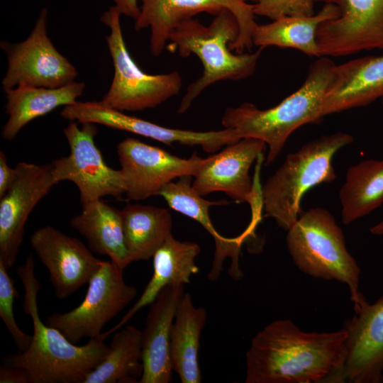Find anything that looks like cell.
<instances>
[{"label": "cell", "instance_id": "6da1fadb", "mask_svg": "<svg viewBox=\"0 0 383 383\" xmlns=\"http://www.w3.org/2000/svg\"><path fill=\"white\" fill-rule=\"evenodd\" d=\"M348 333L304 332L288 319L255 334L246 353V383L335 382Z\"/></svg>", "mask_w": 383, "mask_h": 383}, {"label": "cell", "instance_id": "7a4b0ae2", "mask_svg": "<svg viewBox=\"0 0 383 383\" xmlns=\"http://www.w3.org/2000/svg\"><path fill=\"white\" fill-rule=\"evenodd\" d=\"M16 273L24 288L23 311L31 317L33 333L23 352L2 358L7 366L23 369L30 383H83L87 375L106 356L109 346L101 333L84 345H76L57 328L43 323L38 307L40 284L34 274V258L29 255Z\"/></svg>", "mask_w": 383, "mask_h": 383}, {"label": "cell", "instance_id": "3957f363", "mask_svg": "<svg viewBox=\"0 0 383 383\" xmlns=\"http://www.w3.org/2000/svg\"><path fill=\"white\" fill-rule=\"evenodd\" d=\"M336 65L326 57L313 62L302 85L277 105L259 109L250 103L226 109L221 123L239 138H252L269 148L265 165L277 157L289 135L307 123L321 118L323 104L334 77Z\"/></svg>", "mask_w": 383, "mask_h": 383}, {"label": "cell", "instance_id": "277c9868", "mask_svg": "<svg viewBox=\"0 0 383 383\" xmlns=\"http://www.w3.org/2000/svg\"><path fill=\"white\" fill-rule=\"evenodd\" d=\"M239 34V25L233 13L224 9L209 26L198 19L180 22L171 33L166 48L179 56L194 54L203 65L202 75L189 84L177 112L183 113L208 87L221 80L238 81L252 75L263 48L254 52H231L230 45Z\"/></svg>", "mask_w": 383, "mask_h": 383}, {"label": "cell", "instance_id": "5b68a950", "mask_svg": "<svg viewBox=\"0 0 383 383\" xmlns=\"http://www.w3.org/2000/svg\"><path fill=\"white\" fill-rule=\"evenodd\" d=\"M353 141L350 134L337 132L310 140L299 150L287 154L262 189L265 216L287 231L302 213L300 204L304 194L318 184L335 179L332 159Z\"/></svg>", "mask_w": 383, "mask_h": 383}, {"label": "cell", "instance_id": "8992f818", "mask_svg": "<svg viewBox=\"0 0 383 383\" xmlns=\"http://www.w3.org/2000/svg\"><path fill=\"white\" fill-rule=\"evenodd\" d=\"M286 243L294 262L304 273L347 284L355 313L367 302L359 291L360 269L328 211L316 207L302 212L287 230Z\"/></svg>", "mask_w": 383, "mask_h": 383}, {"label": "cell", "instance_id": "52a82bcc", "mask_svg": "<svg viewBox=\"0 0 383 383\" xmlns=\"http://www.w3.org/2000/svg\"><path fill=\"white\" fill-rule=\"evenodd\" d=\"M121 16L118 9L113 6L101 18L110 30L106 40L114 74L108 91L100 101L121 111H140L155 108L179 93L182 78L177 71L150 74L138 66L126 45Z\"/></svg>", "mask_w": 383, "mask_h": 383}, {"label": "cell", "instance_id": "ba28073f", "mask_svg": "<svg viewBox=\"0 0 383 383\" xmlns=\"http://www.w3.org/2000/svg\"><path fill=\"white\" fill-rule=\"evenodd\" d=\"M123 270L111 260H103L88 282L82 303L68 312L52 313L46 318V324L59 330L74 344L99 335L104 326L137 295L136 287L126 283Z\"/></svg>", "mask_w": 383, "mask_h": 383}, {"label": "cell", "instance_id": "9c48e42d", "mask_svg": "<svg viewBox=\"0 0 383 383\" xmlns=\"http://www.w3.org/2000/svg\"><path fill=\"white\" fill-rule=\"evenodd\" d=\"M78 123L71 121L63 130L70 153L51 162L55 182H73L79 190L82 206L106 196L121 197L126 192L123 174L104 161L94 140L96 125L85 123L79 127Z\"/></svg>", "mask_w": 383, "mask_h": 383}, {"label": "cell", "instance_id": "30bf717a", "mask_svg": "<svg viewBox=\"0 0 383 383\" xmlns=\"http://www.w3.org/2000/svg\"><path fill=\"white\" fill-rule=\"evenodd\" d=\"M257 0H141L140 14L135 29L150 28V50L159 56L166 48L169 37L180 22L205 12L217 15L223 9L231 11L239 25L236 40L230 45L231 50L242 53L253 46L252 35L257 23L255 21L252 4Z\"/></svg>", "mask_w": 383, "mask_h": 383}, {"label": "cell", "instance_id": "8fae6325", "mask_svg": "<svg viewBox=\"0 0 383 383\" xmlns=\"http://www.w3.org/2000/svg\"><path fill=\"white\" fill-rule=\"evenodd\" d=\"M47 11L43 9L28 38L18 43L2 41L7 57L3 89L19 85L58 88L78 75L74 66L54 46L47 33Z\"/></svg>", "mask_w": 383, "mask_h": 383}, {"label": "cell", "instance_id": "7c38bea8", "mask_svg": "<svg viewBox=\"0 0 383 383\" xmlns=\"http://www.w3.org/2000/svg\"><path fill=\"white\" fill-rule=\"evenodd\" d=\"M127 200L158 195L167 183L183 176L194 177L206 158L194 153L182 158L138 139L126 138L116 146Z\"/></svg>", "mask_w": 383, "mask_h": 383}, {"label": "cell", "instance_id": "4fadbf2b", "mask_svg": "<svg viewBox=\"0 0 383 383\" xmlns=\"http://www.w3.org/2000/svg\"><path fill=\"white\" fill-rule=\"evenodd\" d=\"M333 4L339 16L322 23L316 41L321 56L383 50V0H314Z\"/></svg>", "mask_w": 383, "mask_h": 383}, {"label": "cell", "instance_id": "5bb4252c", "mask_svg": "<svg viewBox=\"0 0 383 383\" xmlns=\"http://www.w3.org/2000/svg\"><path fill=\"white\" fill-rule=\"evenodd\" d=\"M61 116L79 123L101 124L113 129L125 131L160 143L172 145L179 143L200 146L206 152H216L223 146L240 139L231 128L219 131H194L170 128L129 116L123 111L109 108L99 101H78L65 106Z\"/></svg>", "mask_w": 383, "mask_h": 383}, {"label": "cell", "instance_id": "9a60e30c", "mask_svg": "<svg viewBox=\"0 0 383 383\" xmlns=\"http://www.w3.org/2000/svg\"><path fill=\"white\" fill-rule=\"evenodd\" d=\"M16 168V182L0 199V262L8 270L16 262L29 215L57 184L51 163L20 162Z\"/></svg>", "mask_w": 383, "mask_h": 383}, {"label": "cell", "instance_id": "2e32d148", "mask_svg": "<svg viewBox=\"0 0 383 383\" xmlns=\"http://www.w3.org/2000/svg\"><path fill=\"white\" fill-rule=\"evenodd\" d=\"M30 244L47 268L55 295L60 299L88 283L103 262L79 240L51 226L36 230Z\"/></svg>", "mask_w": 383, "mask_h": 383}, {"label": "cell", "instance_id": "e0dca14e", "mask_svg": "<svg viewBox=\"0 0 383 383\" xmlns=\"http://www.w3.org/2000/svg\"><path fill=\"white\" fill-rule=\"evenodd\" d=\"M265 146L263 141L252 138L226 145L221 152L206 157L193 177V189L202 196L223 192L234 201L248 203L255 208L258 194L249 171Z\"/></svg>", "mask_w": 383, "mask_h": 383}, {"label": "cell", "instance_id": "ac0fdd59", "mask_svg": "<svg viewBox=\"0 0 383 383\" xmlns=\"http://www.w3.org/2000/svg\"><path fill=\"white\" fill-rule=\"evenodd\" d=\"M343 362L336 382L379 383L383 377V294L347 321Z\"/></svg>", "mask_w": 383, "mask_h": 383}, {"label": "cell", "instance_id": "d6986e66", "mask_svg": "<svg viewBox=\"0 0 383 383\" xmlns=\"http://www.w3.org/2000/svg\"><path fill=\"white\" fill-rule=\"evenodd\" d=\"M183 284L166 286L149 306L142 331L143 374L140 383H170L172 381L171 335Z\"/></svg>", "mask_w": 383, "mask_h": 383}, {"label": "cell", "instance_id": "ffe728a7", "mask_svg": "<svg viewBox=\"0 0 383 383\" xmlns=\"http://www.w3.org/2000/svg\"><path fill=\"white\" fill-rule=\"evenodd\" d=\"M192 176H183L179 180L172 181L165 184L159 192L168 206L173 210L187 216L200 223L213 237L216 250L208 279L216 281L218 279L223 262L227 257L232 260L229 274L235 279L242 277L239 267V255L241 245L246 238L245 235L229 238L221 235L215 228L209 215V208L214 205H223L230 203L227 201H209L203 198L193 189Z\"/></svg>", "mask_w": 383, "mask_h": 383}, {"label": "cell", "instance_id": "44dd1931", "mask_svg": "<svg viewBox=\"0 0 383 383\" xmlns=\"http://www.w3.org/2000/svg\"><path fill=\"white\" fill-rule=\"evenodd\" d=\"M382 97L383 55L353 59L336 65L321 116L365 106Z\"/></svg>", "mask_w": 383, "mask_h": 383}, {"label": "cell", "instance_id": "7402d4cb", "mask_svg": "<svg viewBox=\"0 0 383 383\" xmlns=\"http://www.w3.org/2000/svg\"><path fill=\"white\" fill-rule=\"evenodd\" d=\"M199 252L198 244L178 240L170 234L152 257L153 273L140 296L120 321L104 335L107 338L122 328L139 310L154 301L166 286L189 284L192 276L199 272L195 259Z\"/></svg>", "mask_w": 383, "mask_h": 383}, {"label": "cell", "instance_id": "603a6c76", "mask_svg": "<svg viewBox=\"0 0 383 383\" xmlns=\"http://www.w3.org/2000/svg\"><path fill=\"white\" fill-rule=\"evenodd\" d=\"M85 89L84 82L73 81L58 88L19 85L4 89L6 113L9 118L2 128V137L13 140L31 121L43 116L61 106L75 103Z\"/></svg>", "mask_w": 383, "mask_h": 383}, {"label": "cell", "instance_id": "cb8c5ba5", "mask_svg": "<svg viewBox=\"0 0 383 383\" xmlns=\"http://www.w3.org/2000/svg\"><path fill=\"white\" fill-rule=\"evenodd\" d=\"M70 223L86 239L91 252L108 256L123 269L131 263L121 210L97 199L82 206V212L74 216Z\"/></svg>", "mask_w": 383, "mask_h": 383}, {"label": "cell", "instance_id": "d4e9b609", "mask_svg": "<svg viewBox=\"0 0 383 383\" xmlns=\"http://www.w3.org/2000/svg\"><path fill=\"white\" fill-rule=\"evenodd\" d=\"M206 316V309L196 307L192 295L184 292L173 323L170 347L172 369L182 383L201 382L199 349Z\"/></svg>", "mask_w": 383, "mask_h": 383}, {"label": "cell", "instance_id": "484cf974", "mask_svg": "<svg viewBox=\"0 0 383 383\" xmlns=\"http://www.w3.org/2000/svg\"><path fill=\"white\" fill-rule=\"evenodd\" d=\"M338 7L325 4L309 16H284L267 24H257L252 35L253 45L265 48L277 46L296 49L309 56L321 57L316 34L319 26L339 16Z\"/></svg>", "mask_w": 383, "mask_h": 383}, {"label": "cell", "instance_id": "4316f807", "mask_svg": "<svg viewBox=\"0 0 383 383\" xmlns=\"http://www.w3.org/2000/svg\"><path fill=\"white\" fill-rule=\"evenodd\" d=\"M121 211L131 263L152 257L172 234V219L169 211L155 206L128 204Z\"/></svg>", "mask_w": 383, "mask_h": 383}, {"label": "cell", "instance_id": "83f0119b", "mask_svg": "<svg viewBox=\"0 0 383 383\" xmlns=\"http://www.w3.org/2000/svg\"><path fill=\"white\" fill-rule=\"evenodd\" d=\"M339 198L345 225L379 207L383 204V160H366L350 167Z\"/></svg>", "mask_w": 383, "mask_h": 383}, {"label": "cell", "instance_id": "f1b7e54d", "mask_svg": "<svg viewBox=\"0 0 383 383\" xmlns=\"http://www.w3.org/2000/svg\"><path fill=\"white\" fill-rule=\"evenodd\" d=\"M143 372L142 331L127 326L113 335L108 354L83 383L139 382Z\"/></svg>", "mask_w": 383, "mask_h": 383}, {"label": "cell", "instance_id": "f546056e", "mask_svg": "<svg viewBox=\"0 0 383 383\" xmlns=\"http://www.w3.org/2000/svg\"><path fill=\"white\" fill-rule=\"evenodd\" d=\"M8 269L0 262V316L14 340L18 352L25 351L30 344L32 335L18 326L13 314V303L18 294Z\"/></svg>", "mask_w": 383, "mask_h": 383}, {"label": "cell", "instance_id": "4dcf8cb0", "mask_svg": "<svg viewBox=\"0 0 383 383\" xmlns=\"http://www.w3.org/2000/svg\"><path fill=\"white\" fill-rule=\"evenodd\" d=\"M314 0H257L252 4L255 15L277 20L284 16L314 14Z\"/></svg>", "mask_w": 383, "mask_h": 383}, {"label": "cell", "instance_id": "1f68e13d", "mask_svg": "<svg viewBox=\"0 0 383 383\" xmlns=\"http://www.w3.org/2000/svg\"><path fill=\"white\" fill-rule=\"evenodd\" d=\"M18 177L16 168L11 167L6 155L0 152V199L12 187Z\"/></svg>", "mask_w": 383, "mask_h": 383}, {"label": "cell", "instance_id": "d6a6232c", "mask_svg": "<svg viewBox=\"0 0 383 383\" xmlns=\"http://www.w3.org/2000/svg\"><path fill=\"white\" fill-rule=\"evenodd\" d=\"M0 383H30V380L23 369L2 364L0 367Z\"/></svg>", "mask_w": 383, "mask_h": 383}, {"label": "cell", "instance_id": "836d02e7", "mask_svg": "<svg viewBox=\"0 0 383 383\" xmlns=\"http://www.w3.org/2000/svg\"><path fill=\"white\" fill-rule=\"evenodd\" d=\"M115 6L121 15L133 18H138L140 9L138 5V0H113Z\"/></svg>", "mask_w": 383, "mask_h": 383}, {"label": "cell", "instance_id": "e575fe53", "mask_svg": "<svg viewBox=\"0 0 383 383\" xmlns=\"http://www.w3.org/2000/svg\"><path fill=\"white\" fill-rule=\"evenodd\" d=\"M370 232L376 235H383V220L370 228Z\"/></svg>", "mask_w": 383, "mask_h": 383}, {"label": "cell", "instance_id": "d590c367", "mask_svg": "<svg viewBox=\"0 0 383 383\" xmlns=\"http://www.w3.org/2000/svg\"><path fill=\"white\" fill-rule=\"evenodd\" d=\"M382 105H383V97L382 98Z\"/></svg>", "mask_w": 383, "mask_h": 383}, {"label": "cell", "instance_id": "8d00e7d4", "mask_svg": "<svg viewBox=\"0 0 383 383\" xmlns=\"http://www.w3.org/2000/svg\"><path fill=\"white\" fill-rule=\"evenodd\" d=\"M382 382H383V377H382Z\"/></svg>", "mask_w": 383, "mask_h": 383}, {"label": "cell", "instance_id": "74e56055", "mask_svg": "<svg viewBox=\"0 0 383 383\" xmlns=\"http://www.w3.org/2000/svg\"><path fill=\"white\" fill-rule=\"evenodd\" d=\"M383 160V159H382Z\"/></svg>", "mask_w": 383, "mask_h": 383}]
</instances>
